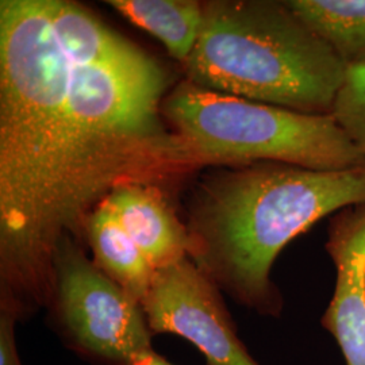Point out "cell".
I'll list each match as a JSON object with an SVG mask.
<instances>
[{"label":"cell","instance_id":"obj_11","mask_svg":"<svg viewBox=\"0 0 365 365\" xmlns=\"http://www.w3.org/2000/svg\"><path fill=\"white\" fill-rule=\"evenodd\" d=\"M84 235L91 247L93 262L134 299L143 303L156 271L119 225L105 200L87 218Z\"/></svg>","mask_w":365,"mask_h":365},{"label":"cell","instance_id":"obj_16","mask_svg":"<svg viewBox=\"0 0 365 365\" xmlns=\"http://www.w3.org/2000/svg\"><path fill=\"white\" fill-rule=\"evenodd\" d=\"M126 365H173L163 356L157 354L153 349H148L145 352L133 356L130 361Z\"/></svg>","mask_w":365,"mask_h":365},{"label":"cell","instance_id":"obj_6","mask_svg":"<svg viewBox=\"0 0 365 365\" xmlns=\"http://www.w3.org/2000/svg\"><path fill=\"white\" fill-rule=\"evenodd\" d=\"M66 346L99 365H126L152 349V330L140 302L91 260L72 235L54 257V283L46 307Z\"/></svg>","mask_w":365,"mask_h":365},{"label":"cell","instance_id":"obj_1","mask_svg":"<svg viewBox=\"0 0 365 365\" xmlns=\"http://www.w3.org/2000/svg\"><path fill=\"white\" fill-rule=\"evenodd\" d=\"M71 63L46 0L0 1V312L52 298Z\"/></svg>","mask_w":365,"mask_h":365},{"label":"cell","instance_id":"obj_12","mask_svg":"<svg viewBox=\"0 0 365 365\" xmlns=\"http://www.w3.org/2000/svg\"><path fill=\"white\" fill-rule=\"evenodd\" d=\"M131 24L160 39L172 57L185 63L203 24V4L192 0H110Z\"/></svg>","mask_w":365,"mask_h":365},{"label":"cell","instance_id":"obj_10","mask_svg":"<svg viewBox=\"0 0 365 365\" xmlns=\"http://www.w3.org/2000/svg\"><path fill=\"white\" fill-rule=\"evenodd\" d=\"M46 9L57 41L72 66H101L130 73L160 68L146 53L76 3L46 0Z\"/></svg>","mask_w":365,"mask_h":365},{"label":"cell","instance_id":"obj_4","mask_svg":"<svg viewBox=\"0 0 365 365\" xmlns=\"http://www.w3.org/2000/svg\"><path fill=\"white\" fill-rule=\"evenodd\" d=\"M184 64L210 91L313 115H330L346 66L286 1L215 0Z\"/></svg>","mask_w":365,"mask_h":365},{"label":"cell","instance_id":"obj_15","mask_svg":"<svg viewBox=\"0 0 365 365\" xmlns=\"http://www.w3.org/2000/svg\"><path fill=\"white\" fill-rule=\"evenodd\" d=\"M16 318L0 312V365H22L16 346Z\"/></svg>","mask_w":365,"mask_h":365},{"label":"cell","instance_id":"obj_5","mask_svg":"<svg viewBox=\"0 0 365 365\" xmlns=\"http://www.w3.org/2000/svg\"><path fill=\"white\" fill-rule=\"evenodd\" d=\"M164 115L190 170L283 163L310 170H348L365 156L331 115H313L180 84Z\"/></svg>","mask_w":365,"mask_h":365},{"label":"cell","instance_id":"obj_2","mask_svg":"<svg viewBox=\"0 0 365 365\" xmlns=\"http://www.w3.org/2000/svg\"><path fill=\"white\" fill-rule=\"evenodd\" d=\"M364 202L365 164L337 170L283 163L233 167L196 194L188 257L240 304L277 317L283 299L271 269L282 250L317 222Z\"/></svg>","mask_w":365,"mask_h":365},{"label":"cell","instance_id":"obj_14","mask_svg":"<svg viewBox=\"0 0 365 365\" xmlns=\"http://www.w3.org/2000/svg\"><path fill=\"white\" fill-rule=\"evenodd\" d=\"M330 115L365 156V66H346Z\"/></svg>","mask_w":365,"mask_h":365},{"label":"cell","instance_id":"obj_8","mask_svg":"<svg viewBox=\"0 0 365 365\" xmlns=\"http://www.w3.org/2000/svg\"><path fill=\"white\" fill-rule=\"evenodd\" d=\"M325 248L337 280L321 324L337 341L346 365H365V202L331 215Z\"/></svg>","mask_w":365,"mask_h":365},{"label":"cell","instance_id":"obj_7","mask_svg":"<svg viewBox=\"0 0 365 365\" xmlns=\"http://www.w3.org/2000/svg\"><path fill=\"white\" fill-rule=\"evenodd\" d=\"M141 306L153 334L190 341L207 365H259L238 339L221 289L190 257L157 269Z\"/></svg>","mask_w":365,"mask_h":365},{"label":"cell","instance_id":"obj_13","mask_svg":"<svg viewBox=\"0 0 365 365\" xmlns=\"http://www.w3.org/2000/svg\"><path fill=\"white\" fill-rule=\"evenodd\" d=\"M346 66H365V0H286Z\"/></svg>","mask_w":365,"mask_h":365},{"label":"cell","instance_id":"obj_3","mask_svg":"<svg viewBox=\"0 0 365 365\" xmlns=\"http://www.w3.org/2000/svg\"><path fill=\"white\" fill-rule=\"evenodd\" d=\"M165 86L161 68L130 73L71 64L57 206L63 235H84L88 211L118 187L190 170L158 115Z\"/></svg>","mask_w":365,"mask_h":365},{"label":"cell","instance_id":"obj_9","mask_svg":"<svg viewBox=\"0 0 365 365\" xmlns=\"http://www.w3.org/2000/svg\"><path fill=\"white\" fill-rule=\"evenodd\" d=\"M105 202L155 271L188 257L187 226L178 220L155 185H120Z\"/></svg>","mask_w":365,"mask_h":365}]
</instances>
